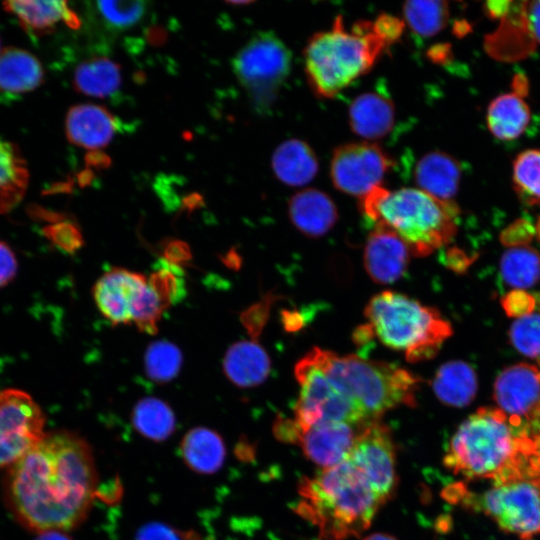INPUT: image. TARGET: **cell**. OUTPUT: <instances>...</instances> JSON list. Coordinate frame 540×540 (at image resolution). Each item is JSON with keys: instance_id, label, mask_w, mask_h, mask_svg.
<instances>
[{"instance_id": "f5cc1de1", "label": "cell", "mask_w": 540, "mask_h": 540, "mask_svg": "<svg viewBox=\"0 0 540 540\" xmlns=\"http://www.w3.org/2000/svg\"><path fill=\"white\" fill-rule=\"evenodd\" d=\"M34 540H72L64 531L48 530L40 532Z\"/></svg>"}, {"instance_id": "2e32d148", "label": "cell", "mask_w": 540, "mask_h": 540, "mask_svg": "<svg viewBox=\"0 0 540 540\" xmlns=\"http://www.w3.org/2000/svg\"><path fill=\"white\" fill-rule=\"evenodd\" d=\"M411 255L400 236L384 225L375 224L364 247V267L374 282L392 284L406 272Z\"/></svg>"}, {"instance_id": "f546056e", "label": "cell", "mask_w": 540, "mask_h": 540, "mask_svg": "<svg viewBox=\"0 0 540 540\" xmlns=\"http://www.w3.org/2000/svg\"><path fill=\"white\" fill-rule=\"evenodd\" d=\"M29 173L13 143L0 138V213H7L23 198Z\"/></svg>"}, {"instance_id": "d6986e66", "label": "cell", "mask_w": 540, "mask_h": 540, "mask_svg": "<svg viewBox=\"0 0 540 540\" xmlns=\"http://www.w3.org/2000/svg\"><path fill=\"white\" fill-rule=\"evenodd\" d=\"M288 215L297 230L311 238L328 233L338 219L331 197L314 188L304 189L290 198Z\"/></svg>"}, {"instance_id": "1f68e13d", "label": "cell", "mask_w": 540, "mask_h": 540, "mask_svg": "<svg viewBox=\"0 0 540 540\" xmlns=\"http://www.w3.org/2000/svg\"><path fill=\"white\" fill-rule=\"evenodd\" d=\"M500 279L516 290L527 289L540 280V254L530 247L508 249L500 260Z\"/></svg>"}, {"instance_id": "c3c4849f", "label": "cell", "mask_w": 540, "mask_h": 540, "mask_svg": "<svg viewBox=\"0 0 540 540\" xmlns=\"http://www.w3.org/2000/svg\"><path fill=\"white\" fill-rule=\"evenodd\" d=\"M85 164L86 168L91 169L92 171L94 169H107L111 165V159L102 151L92 150L86 153Z\"/></svg>"}, {"instance_id": "7bdbcfd3", "label": "cell", "mask_w": 540, "mask_h": 540, "mask_svg": "<svg viewBox=\"0 0 540 540\" xmlns=\"http://www.w3.org/2000/svg\"><path fill=\"white\" fill-rule=\"evenodd\" d=\"M517 10L531 38L540 43V1L517 3Z\"/></svg>"}, {"instance_id": "7c38bea8", "label": "cell", "mask_w": 540, "mask_h": 540, "mask_svg": "<svg viewBox=\"0 0 540 540\" xmlns=\"http://www.w3.org/2000/svg\"><path fill=\"white\" fill-rule=\"evenodd\" d=\"M45 417L33 398L18 389L0 391V468L12 465L44 435Z\"/></svg>"}, {"instance_id": "f6af8a7d", "label": "cell", "mask_w": 540, "mask_h": 540, "mask_svg": "<svg viewBox=\"0 0 540 540\" xmlns=\"http://www.w3.org/2000/svg\"><path fill=\"white\" fill-rule=\"evenodd\" d=\"M373 22L377 31L390 45L401 36L405 24L404 21L390 14H381Z\"/></svg>"}, {"instance_id": "8992f818", "label": "cell", "mask_w": 540, "mask_h": 540, "mask_svg": "<svg viewBox=\"0 0 540 540\" xmlns=\"http://www.w3.org/2000/svg\"><path fill=\"white\" fill-rule=\"evenodd\" d=\"M318 366L363 410L367 420L379 419L400 405L412 407L421 379L394 364L339 356L314 347L308 352Z\"/></svg>"}, {"instance_id": "ac0fdd59", "label": "cell", "mask_w": 540, "mask_h": 540, "mask_svg": "<svg viewBox=\"0 0 540 540\" xmlns=\"http://www.w3.org/2000/svg\"><path fill=\"white\" fill-rule=\"evenodd\" d=\"M118 128L116 117L101 105L88 103L72 106L65 119L69 142L91 151L107 146Z\"/></svg>"}, {"instance_id": "484cf974", "label": "cell", "mask_w": 540, "mask_h": 540, "mask_svg": "<svg viewBox=\"0 0 540 540\" xmlns=\"http://www.w3.org/2000/svg\"><path fill=\"white\" fill-rule=\"evenodd\" d=\"M477 386L474 368L461 360L442 364L432 381L437 399L446 406L456 408L465 407L474 400Z\"/></svg>"}, {"instance_id": "5b68a950", "label": "cell", "mask_w": 540, "mask_h": 540, "mask_svg": "<svg viewBox=\"0 0 540 540\" xmlns=\"http://www.w3.org/2000/svg\"><path fill=\"white\" fill-rule=\"evenodd\" d=\"M390 44L374 22L359 21L348 31L341 15L329 30L315 33L304 49V67L313 92L332 98L368 72Z\"/></svg>"}, {"instance_id": "681fc988", "label": "cell", "mask_w": 540, "mask_h": 540, "mask_svg": "<svg viewBox=\"0 0 540 540\" xmlns=\"http://www.w3.org/2000/svg\"><path fill=\"white\" fill-rule=\"evenodd\" d=\"M168 262L176 265V262L186 260L188 258L187 246L179 241H173L167 246L166 251Z\"/></svg>"}, {"instance_id": "5bb4252c", "label": "cell", "mask_w": 540, "mask_h": 540, "mask_svg": "<svg viewBox=\"0 0 540 540\" xmlns=\"http://www.w3.org/2000/svg\"><path fill=\"white\" fill-rule=\"evenodd\" d=\"M493 397L513 426L540 420V370L523 362L508 366L495 379Z\"/></svg>"}, {"instance_id": "83f0119b", "label": "cell", "mask_w": 540, "mask_h": 540, "mask_svg": "<svg viewBox=\"0 0 540 540\" xmlns=\"http://www.w3.org/2000/svg\"><path fill=\"white\" fill-rule=\"evenodd\" d=\"M487 125L493 136L500 140L518 138L530 122L527 103L516 92L494 98L487 109Z\"/></svg>"}, {"instance_id": "db71d44e", "label": "cell", "mask_w": 540, "mask_h": 540, "mask_svg": "<svg viewBox=\"0 0 540 540\" xmlns=\"http://www.w3.org/2000/svg\"><path fill=\"white\" fill-rule=\"evenodd\" d=\"M148 39L154 45L162 44L165 39V33L158 27L151 28L148 32Z\"/></svg>"}, {"instance_id": "4316f807", "label": "cell", "mask_w": 540, "mask_h": 540, "mask_svg": "<svg viewBox=\"0 0 540 540\" xmlns=\"http://www.w3.org/2000/svg\"><path fill=\"white\" fill-rule=\"evenodd\" d=\"M185 464L194 472L212 474L220 470L226 448L222 437L207 427H194L183 437L180 444Z\"/></svg>"}, {"instance_id": "ba28073f", "label": "cell", "mask_w": 540, "mask_h": 540, "mask_svg": "<svg viewBox=\"0 0 540 540\" xmlns=\"http://www.w3.org/2000/svg\"><path fill=\"white\" fill-rule=\"evenodd\" d=\"M505 532L531 540L540 534V479L531 468L494 485L471 502Z\"/></svg>"}, {"instance_id": "3957f363", "label": "cell", "mask_w": 540, "mask_h": 540, "mask_svg": "<svg viewBox=\"0 0 540 540\" xmlns=\"http://www.w3.org/2000/svg\"><path fill=\"white\" fill-rule=\"evenodd\" d=\"M299 494L297 512L327 540L359 536L382 504L348 458L301 480Z\"/></svg>"}, {"instance_id": "ee69618b", "label": "cell", "mask_w": 540, "mask_h": 540, "mask_svg": "<svg viewBox=\"0 0 540 540\" xmlns=\"http://www.w3.org/2000/svg\"><path fill=\"white\" fill-rule=\"evenodd\" d=\"M184 536L174 528L159 522H151L142 526L135 540H184Z\"/></svg>"}, {"instance_id": "11a10c76", "label": "cell", "mask_w": 540, "mask_h": 540, "mask_svg": "<svg viewBox=\"0 0 540 540\" xmlns=\"http://www.w3.org/2000/svg\"><path fill=\"white\" fill-rule=\"evenodd\" d=\"M94 179V172L91 169H84L77 175L78 184L81 187H85L92 183Z\"/></svg>"}, {"instance_id": "7dc6e473", "label": "cell", "mask_w": 540, "mask_h": 540, "mask_svg": "<svg viewBox=\"0 0 540 540\" xmlns=\"http://www.w3.org/2000/svg\"><path fill=\"white\" fill-rule=\"evenodd\" d=\"M441 262L456 273L465 272L474 258L468 256L463 250L453 247L441 252Z\"/></svg>"}, {"instance_id": "9c48e42d", "label": "cell", "mask_w": 540, "mask_h": 540, "mask_svg": "<svg viewBox=\"0 0 540 540\" xmlns=\"http://www.w3.org/2000/svg\"><path fill=\"white\" fill-rule=\"evenodd\" d=\"M300 385L295 421L302 430L322 423L360 425L367 420L360 406L345 393L309 353L294 368Z\"/></svg>"}, {"instance_id": "277c9868", "label": "cell", "mask_w": 540, "mask_h": 540, "mask_svg": "<svg viewBox=\"0 0 540 540\" xmlns=\"http://www.w3.org/2000/svg\"><path fill=\"white\" fill-rule=\"evenodd\" d=\"M365 217L394 231L413 256L430 255L447 245L457 232L459 208L418 188L388 190L376 186L360 199Z\"/></svg>"}, {"instance_id": "94428289", "label": "cell", "mask_w": 540, "mask_h": 540, "mask_svg": "<svg viewBox=\"0 0 540 540\" xmlns=\"http://www.w3.org/2000/svg\"><path fill=\"white\" fill-rule=\"evenodd\" d=\"M1 52V51H0Z\"/></svg>"}, {"instance_id": "6f0895ef", "label": "cell", "mask_w": 540, "mask_h": 540, "mask_svg": "<svg viewBox=\"0 0 540 540\" xmlns=\"http://www.w3.org/2000/svg\"><path fill=\"white\" fill-rule=\"evenodd\" d=\"M363 540H396V539L387 534L375 533V534L369 535Z\"/></svg>"}, {"instance_id": "816d5d0a", "label": "cell", "mask_w": 540, "mask_h": 540, "mask_svg": "<svg viewBox=\"0 0 540 540\" xmlns=\"http://www.w3.org/2000/svg\"><path fill=\"white\" fill-rule=\"evenodd\" d=\"M534 442V451L532 457L530 458V465L532 470L536 473L537 477L540 479V435H537Z\"/></svg>"}, {"instance_id": "8d00e7d4", "label": "cell", "mask_w": 540, "mask_h": 540, "mask_svg": "<svg viewBox=\"0 0 540 540\" xmlns=\"http://www.w3.org/2000/svg\"><path fill=\"white\" fill-rule=\"evenodd\" d=\"M167 308L168 305L148 281L134 303L132 323L142 332L155 334L162 313Z\"/></svg>"}, {"instance_id": "9a60e30c", "label": "cell", "mask_w": 540, "mask_h": 540, "mask_svg": "<svg viewBox=\"0 0 540 540\" xmlns=\"http://www.w3.org/2000/svg\"><path fill=\"white\" fill-rule=\"evenodd\" d=\"M148 278L124 268H113L95 283L93 298L101 314L112 324L132 323V310Z\"/></svg>"}, {"instance_id": "7a4b0ae2", "label": "cell", "mask_w": 540, "mask_h": 540, "mask_svg": "<svg viewBox=\"0 0 540 540\" xmlns=\"http://www.w3.org/2000/svg\"><path fill=\"white\" fill-rule=\"evenodd\" d=\"M533 451V439L517 431L502 410L483 407L460 424L444 464L468 479L499 482L524 471Z\"/></svg>"}, {"instance_id": "836d02e7", "label": "cell", "mask_w": 540, "mask_h": 540, "mask_svg": "<svg viewBox=\"0 0 540 540\" xmlns=\"http://www.w3.org/2000/svg\"><path fill=\"white\" fill-rule=\"evenodd\" d=\"M512 178L519 197L528 205L540 206V150L519 153L513 162Z\"/></svg>"}, {"instance_id": "e0dca14e", "label": "cell", "mask_w": 540, "mask_h": 540, "mask_svg": "<svg viewBox=\"0 0 540 540\" xmlns=\"http://www.w3.org/2000/svg\"><path fill=\"white\" fill-rule=\"evenodd\" d=\"M361 425V424H360ZM360 425L322 423L302 430L298 443L304 454L324 468L345 461L354 445Z\"/></svg>"}, {"instance_id": "74e56055", "label": "cell", "mask_w": 540, "mask_h": 540, "mask_svg": "<svg viewBox=\"0 0 540 540\" xmlns=\"http://www.w3.org/2000/svg\"><path fill=\"white\" fill-rule=\"evenodd\" d=\"M509 339L515 349L540 366V313L518 318L509 329Z\"/></svg>"}, {"instance_id": "bcb514c9", "label": "cell", "mask_w": 540, "mask_h": 540, "mask_svg": "<svg viewBox=\"0 0 540 540\" xmlns=\"http://www.w3.org/2000/svg\"><path fill=\"white\" fill-rule=\"evenodd\" d=\"M17 260L11 248L0 241V288L7 285L17 273Z\"/></svg>"}, {"instance_id": "8fae6325", "label": "cell", "mask_w": 540, "mask_h": 540, "mask_svg": "<svg viewBox=\"0 0 540 540\" xmlns=\"http://www.w3.org/2000/svg\"><path fill=\"white\" fill-rule=\"evenodd\" d=\"M395 456V446L386 425L379 419L360 425L348 460L382 504L393 495L397 485Z\"/></svg>"}, {"instance_id": "ab89813d", "label": "cell", "mask_w": 540, "mask_h": 540, "mask_svg": "<svg viewBox=\"0 0 540 540\" xmlns=\"http://www.w3.org/2000/svg\"><path fill=\"white\" fill-rule=\"evenodd\" d=\"M501 305L509 317L518 319L532 313L536 298L523 290H512L501 298Z\"/></svg>"}, {"instance_id": "d590c367", "label": "cell", "mask_w": 540, "mask_h": 540, "mask_svg": "<svg viewBox=\"0 0 540 540\" xmlns=\"http://www.w3.org/2000/svg\"><path fill=\"white\" fill-rule=\"evenodd\" d=\"M147 5L145 1H98L96 9L109 29L123 31L143 19Z\"/></svg>"}, {"instance_id": "ffe728a7", "label": "cell", "mask_w": 540, "mask_h": 540, "mask_svg": "<svg viewBox=\"0 0 540 540\" xmlns=\"http://www.w3.org/2000/svg\"><path fill=\"white\" fill-rule=\"evenodd\" d=\"M352 131L367 140L385 137L393 128L395 109L387 94L371 91L360 94L348 109Z\"/></svg>"}, {"instance_id": "4dcf8cb0", "label": "cell", "mask_w": 540, "mask_h": 540, "mask_svg": "<svg viewBox=\"0 0 540 540\" xmlns=\"http://www.w3.org/2000/svg\"><path fill=\"white\" fill-rule=\"evenodd\" d=\"M134 429L152 441H164L171 436L176 427L173 410L165 402L155 397L139 400L131 414Z\"/></svg>"}, {"instance_id": "f907efd6", "label": "cell", "mask_w": 540, "mask_h": 540, "mask_svg": "<svg viewBox=\"0 0 540 540\" xmlns=\"http://www.w3.org/2000/svg\"><path fill=\"white\" fill-rule=\"evenodd\" d=\"M512 2L509 1H493L486 4L488 13L493 17H503L510 9Z\"/></svg>"}, {"instance_id": "603a6c76", "label": "cell", "mask_w": 540, "mask_h": 540, "mask_svg": "<svg viewBox=\"0 0 540 540\" xmlns=\"http://www.w3.org/2000/svg\"><path fill=\"white\" fill-rule=\"evenodd\" d=\"M3 6L26 31L35 35L51 32L60 21L72 29L81 25L79 17L66 1H6Z\"/></svg>"}, {"instance_id": "b9f144b4", "label": "cell", "mask_w": 540, "mask_h": 540, "mask_svg": "<svg viewBox=\"0 0 540 540\" xmlns=\"http://www.w3.org/2000/svg\"><path fill=\"white\" fill-rule=\"evenodd\" d=\"M533 235L532 224L527 220L519 219L501 233L500 240L505 246L522 247L532 240Z\"/></svg>"}, {"instance_id": "60d3db41", "label": "cell", "mask_w": 540, "mask_h": 540, "mask_svg": "<svg viewBox=\"0 0 540 540\" xmlns=\"http://www.w3.org/2000/svg\"><path fill=\"white\" fill-rule=\"evenodd\" d=\"M274 300V296L268 295L261 303L259 302L251 306L242 314L241 320L253 338L259 336L260 332L265 326L268 319L270 306Z\"/></svg>"}, {"instance_id": "e575fe53", "label": "cell", "mask_w": 540, "mask_h": 540, "mask_svg": "<svg viewBox=\"0 0 540 540\" xmlns=\"http://www.w3.org/2000/svg\"><path fill=\"white\" fill-rule=\"evenodd\" d=\"M182 361L180 349L166 340L151 343L144 355L146 374L157 383L173 380L180 372Z\"/></svg>"}, {"instance_id": "d6a6232c", "label": "cell", "mask_w": 540, "mask_h": 540, "mask_svg": "<svg viewBox=\"0 0 540 540\" xmlns=\"http://www.w3.org/2000/svg\"><path fill=\"white\" fill-rule=\"evenodd\" d=\"M404 23L419 36L429 37L440 32L449 17L445 1H407L403 5Z\"/></svg>"}, {"instance_id": "30bf717a", "label": "cell", "mask_w": 540, "mask_h": 540, "mask_svg": "<svg viewBox=\"0 0 540 540\" xmlns=\"http://www.w3.org/2000/svg\"><path fill=\"white\" fill-rule=\"evenodd\" d=\"M288 47L272 32L256 33L232 59L233 72L258 110H266L291 69Z\"/></svg>"}, {"instance_id": "7402d4cb", "label": "cell", "mask_w": 540, "mask_h": 540, "mask_svg": "<svg viewBox=\"0 0 540 540\" xmlns=\"http://www.w3.org/2000/svg\"><path fill=\"white\" fill-rule=\"evenodd\" d=\"M271 369L265 349L255 341L242 340L232 344L223 359V370L236 386L250 388L262 384Z\"/></svg>"}, {"instance_id": "d4e9b609", "label": "cell", "mask_w": 540, "mask_h": 540, "mask_svg": "<svg viewBox=\"0 0 540 540\" xmlns=\"http://www.w3.org/2000/svg\"><path fill=\"white\" fill-rule=\"evenodd\" d=\"M271 166L275 176L289 186H303L316 176L318 160L312 148L300 139H289L274 151Z\"/></svg>"}, {"instance_id": "f1b7e54d", "label": "cell", "mask_w": 540, "mask_h": 540, "mask_svg": "<svg viewBox=\"0 0 540 540\" xmlns=\"http://www.w3.org/2000/svg\"><path fill=\"white\" fill-rule=\"evenodd\" d=\"M122 82L121 67L107 57L81 62L74 71L73 86L83 95L105 98L115 94Z\"/></svg>"}, {"instance_id": "52a82bcc", "label": "cell", "mask_w": 540, "mask_h": 540, "mask_svg": "<svg viewBox=\"0 0 540 540\" xmlns=\"http://www.w3.org/2000/svg\"><path fill=\"white\" fill-rule=\"evenodd\" d=\"M364 314L374 336L388 348L404 351L410 363L435 357L452 335L451 324L437 309L398 292L375 295Z\"/></svg>"}, {"instance_id": "4fadbf2b", "label": "cell", "mask_w": 540, "mask_h": 540, "mask_svg": "<svg viewBox=\"0 0 540 540\" xmlns=\"http://www.w3.org/2000/svg\"><path fill=\"white\" fill-rule=\"evenodd\" d=\"M393 166L394 161L380 146L369 142L348 143L334 150L330 176L338 190L361 199L380 186Z\"/></svg>"}, {"instance_id": "44dd1931", "label": "cell", "mask_w": 540, "mask_h": 540, "mask_svg": "<svg viewBox=\"0 0 540 540\" xmlns=\"http://www.w3.org/2000/svg\"><path fill=\"white\" fill-rule=\"evenodd\" d=\"M460 179V163L445 152L433 151L423 155L414 169L418 189L443 201H452Z\"/></svg>"}, {"instance_id": "9f6ffc18", "label": "cell", "mask_w": 540, "mask_h": 540, "mask_svg": "<svg viewBox=\"0 0 540 540\" xmlns=\"http://www.w3.org/2000/svg\"><path fill=\"white\" fill-rule=\"evenodd\" d=\"M202 202V197L198 193L188 195L183 203L187 209L195 208Z\"/></svg>"}, {"instance_id": "cb8c5ba5", "label": "cell", "mask_w": 540, "mask_h": 540, "mask_svg": "<svg viewBox=\"0 0 540 540\" xmlns=\"http://www.w3.org/2000/svg\"><path fill=\"white\" fill-rule=\"evenodd\" d=\"M44 70L30 52L8 47L0 52V92L17 96L36 89L43 82Z\"/></svg>"}, {"instance_id": "680465c9", "label": "cell", "mask_w": 540, "mask_h": 540, "mask_svg": "<svg viewBox=\"0 0 540 540\" xmlns=\"http://www.w3.org/2000/svg\"><path fill=\"white\" fill-rule=\"evenodd\" d=\"M231 4V5H248V4H251L252 2L251 1H227V4Z\"/></svg>"}, {"instance_id": "6da1fadb", "label": "cell", "mask_w": 540, "mask_h": 540, "mask_svg": "<svg viewBox=\"0 0 540 540\" xmlns=\"http://www.w3.org/2000/svg\"><path fill=\"white\" fill-rule=\"evenodd\" d=\"M97 484L88 442L73 432L54 431L11 465L7 494L14 513L29 529L66 532L87 517Z\"/></svg>"}, {"instance_id": "f35d334b", "label": "cell", "mask_w": 540, "mask_h": 540, "mask_svg": "<svg viewBox=\"0 0 540 540\" xmlns=\"http://www.w3.org/2000/svg\"><path fill=\"white\" fill-rule=\"evenodd\" d=\"M43 233L55 246L67 253H74L83 246V237L77 225L65 219L46 225Z\"/></svg>"}, {"instance_id": "91938a15", "label": "cell", "mask_w": 540, "mask_h": 540, "mask_svg": "<svg viewBox=\"0 0 540 540\" xmlns=\"http://www.w3.org/2000/svg\"><path fill=\"white\" fill-rule=\"evenodd\" d=\"M536 231H537V232H536V233H537V237H538V239H539V241H540V220H539V222H538V224H537V230H536Z\"/></svg>"}]
</instances>
